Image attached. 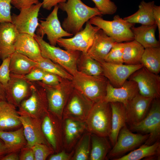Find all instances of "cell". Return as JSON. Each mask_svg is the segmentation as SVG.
Returning <instances> with one entry per match:
<instances>
[{"label":"cell","mask_w":160,"mask_h":160,"mask_svg":"<svg viewBox=\"0 0 160 160\" xmlns=\"http://www.w3.org/2000/svg\"><path fill=\"white\" fill-rule=\"evenodd\" d=\"M58 5L59 8L65 12L67 15L63 22L62 27L73 35L83 29L84 24L90 18L102 15L96 7H89L81 0H67Z\"/></svg>","instance_id":"cell-1"},{"label":"cell","mask_w":160,"mask_h":160,"mask_svg":"<svg viewBox=\"0 0 160 160\" xmlns=\"http://www.w3.org/2000/svg\"><path fill=\"white\" fill-rule=\"evenodd\" d=\"M34 38L38 42L42 56L49 59L60 65L73 76L78 71L76 63L81 52L76 50H63L51 45L42 37L35 34Z\"/></svg>","instance_id":"cell-2"},{"label":"cell","mask_w":160,"mask_h":160,"mask_svg":"<svg viewBox=\"0 0 160 160\" xmlns=\"http://www.w3.org/2000/svg\"><path fill=\"white\" fill-rule=\"evenodd\" d=\"M112 111L110 103L103 100L94 103L85 121L91 134L108 137L111 128Z\"/></svg>","instance_id":"cell-3"},{"label":"cell","mask_w":160,"mask_h":160,"mask_svg":"<svg viewBox=\"0 0 160 160\" xmlns=\"http://www.w3.org/2000/svg\"><path fill=\"white\" fill-rule=\"evenodd\" d=\"M71 81L75 88L94 103L103 100L105 96L108 80L103 75L89 76L77 71Z\"/></svg>","instance_id":"cell-4"},{"label":"cell","mask_w":160,"mask_h":160,"mask_svg":"<svg viewBox=\"0 0 160 160\" xmlns=\"http://www.w3.org/2000/svg\"><path fill=\"white\" fill-rule=\"evenodd\" d=\"M44 89L47 100L48 110L60 119L68 99L74 89L71 80L63 78L58 84L50 86L37 81Z\"/></svg>","instance_id":"cell-5"},{"label":"cell","mask_w":160,"mask_h":160,"mask_svg":"<svg viewBox=\"0 0 160 160\" xmlns=\"http://www.w3.org/2000/svg\"><path fill=\"white\" fill-rule=\"evenodd\" d=\"M89 21L91 24L103 30L116 42H126L134 40L131 28L135 24L127 22L119 15H115L111 21L105 20L101 16H95L90 18Z\"/></svg>","instance_id":"cell-6"},{"label":"cell","mask_w":160,"mask_h":160,"mask_svg":"<svg viewBox=\"0 0 160 160\" xmlns=\"http://www.w3.org/2000/svg\"><path fill=\"white\" fill-rule=\"evenodd\" d=\"M35 82H31L30 94L20 103L18 112L19 115L42 119L48 111L46 93L44 88Z\"/></svg>","instance_id":"cell-7"},{"label":"cell","mask_w":160,"mask_h":160,"mask_svg":"<svg viewBox=\"0 0 160 160\" xmlns=\"http://www.w3.org/2000/svg\"><path fill=\"white\" fill-rule=\"evenodd\" d=\"M132 132L149 135L145 144L151 145L159 140L160 138V100L153 99L147 113L138 123L130 126Z\"/></svg>","instance_id":"cell-8"},{"label":"cell","mask_w":160,"mask_h":160,"mask_svg":"<svg viewBox=\"0 0 160 160\" xmlns=\"http://www.w3.org/2000/svg\"><path fill=\"white\" fill-rule=\"evenodd\" d=\"M149 135L135 133L125 125L120 130L116 141L107 156V159L115 160L145 143Z\"/></svg>","instance_id":"cell-9"},{"label":"cell","mask_w":160,"mask_h":160,"mask_svg":"<svg viewBox=\"0 0 160 160\" xmlns=\"http://www.w3.org/2000/svg\"><path fill=\"white\" fill-rule=\"evenodd\" d=\"M94 103L74 88L64 108L62 119L68 118L85 121Z\"/></svg>","instance_id":"cell-10"},{"label":"cell","mask_w":160,"mask_h":160,"mask_svg":"<svg viewBox=\"0 0 160 160\" xmlns=\"http://www.w3.org/2000/svg\"><path fill=\"white\" fill-rule=\"evenodd\" d=\"M129 79L137 84L139 93L153 99L160 97V76L149 71L143 66L133 73Z\"/></svg>","instance_id":"cell-11"},{"label":"cell","mask_w":160,"mask_h":160,"mask_svg":"<svg viewBox=\"0 0 160 160\" xmlns=\"http://www.w3.org/2000/svg\"><path fill=\"white\" fill-rule=\"evenodd\" d=\"M100 28L92 25L89 21L85 28L71 38L58 39L57 44L66 50H76L87 53L93 42L95 34Z\"/></svg>","instance_id":"cell-12"},{"label":"cell","mask_w":160,"mask_h":160,"mask_svg":"<svg viewBox=\"0 0 160 160\" xmlns=\"http://www.w3.org/2000/svg\"><path fill=\"white\" fill-rule=\"evenodd\" d=\"M41 127L46 139L55 152L63 149L62 119L48 111L42 118Z\"/></svg>","instance_id":"cell-13"},{"label":"cell","mask_w":160,"mask_h":160,"mask_svg":"<svg viewBox=\"0 0 160 160\" xmlns=\"http://www.w3.org/2000/svg\"><path fill=\"white\" fill-rule=\"evenodd\" d=\"M59 9L58 5L54 7L45 20H40V23L36 30L37 34L43 38L46 35L49 44L55 46L58 39L73 36L64 30L61 26L57 15Z\"/></svg>","instance_id":"cell-14"},{"label":"cell","mask_w":160,"mask_h":160,"mask_svg":"<svg viewBox=\"0 0 160 160\" xmlns=\"http://www.w3.org/2000/svg\"><path fill=\"white\" fill-rule=\"evenodd\" d=\"M42 3L39 2L20 10L18 15H11L12 23L19 33H25L34 37L38 27V16Z\"/></svg>","instance_id":"cell-15"},{"label":"cell","mask_w":160,"mask_h":160,"mask_svg":"<svg viewBox=\"0 0 160 160\" xmlns=\"http://www.w3.org/2000/svg\"><path fill=\"white\" fill-rule=\"evenodd\" d=\"M103 74L114 87H121L134 72L143 67L141 64L129 65L105 61L100 63Z\"/></svg>","instance_id":"cell-16"},{"label":"cell","mask_w":160,"mask_h":160,"mask_svg":"<svg viewBox=\"0 0 160 160\" xmlns=\"http://www.w3.org/2000/svg\"><path fill=\"white\" fill-rule=\"evenodd\" d=\"M63 149L70 152L87 130L85 121L65 118L62 119Z\"/></svg>","instance_id":"cell-17"},{"label":"cell","mask_w":160,"mask_h":160,"mask_svg":"<svg viewBox=\"0 0 160 160\" xmlns=\"http://www.w3.org/2000/svg\"><path fill=\"white\" fill-rule=\"evenodd\" d=\"M31 82L23 76L10 74V78L5 89L6 100L15 106L20 103L29 95Z\"/></svg>","instance_id":"cell-18"},{"label":"cell","mask_w":160,"mask_h":160,"mask_svg":"<svg viewBox=\"0 0 160 160\" xmlns=\"http://www.w3.org/2000/svg\"><path fill=\"white\" fill-rule=\"evenodd\" d=\"M19 118L23 128L24 135L27 142L26 146L31 148L36 143L44 144L51 146L42 130V119L35 118L24 114L19 115Z\"/></svg>","instance_id":"cell-19"},{"label":"cell","mask_w":160,"mask_h":160,"mask_svg":"<svg viewBox=\"0 0 160 160\" xmlns=\"http://www.w3.org/2000/svg\"><path fill=\"white\" fill-rule=\"evenodd\" d=\"M139 93L136 83L130 80H127L120 87H113L108 81L106 93L103 100L108 102H119L126 106L129 102Z\"/></svg>","instance_id":"cell-20"},{"label":"cell","mask_w":160,"mask_h":160,"mask_svg":"<svg viewBox=\"0 0 160 160\" xmlns=\"http://www.w3.org/2000/svg\"><path fill=\"white\" fill-rule=\"evenodd\" d=\"M153 99L138 93L129 102L125 107L127 123L129 126L138 123L144 119Z\"/></svg>","instance_id":"cell-21"},{"label":"cell","mask_w":160,"mask_h":160,"mask_svg":"<svg viewBox=\"0 0 160 160\" xmlns=\"http://www.w3.org/2000/svg\"><path fill=\"white\" fill-rule=\"evenodd\" d=\"M19 34L12 23H0V59L10 57L15 52V44Z\"/></svg>","instance_id":"cell-22"},{"label":"cell","mask_w":160,"mask_h":160,"mask_svg":"<svg viewBox=\"0 0 160 160\" xmlns=\"http://www.w3.org/2000/svg\"><path fill=\"white\" fill-rule=\"evenodd\" d=\"M115 42L112 38L100 29L95 34L92 44L87 53L100 63L104 62Z\"/></svg>","instance_id":"cell-23"},{"label":"cell","mask_w":160,"mask_h":160,"mask_svg":"<svg viewBox=\"0 0 160 160\" xmlns=\"http://www.w3.org/2000/svg\"><path fill=\"white\" fill-rule=\"evenodd\" d=\"M15 52L23 54L37 61L42 57L39 44L31 35L19 33L15 44Z\"/></svg>","instance_id":"cell-24"},{"label":"cell","mask_w":160,"mask_h":160,"mask_svg":"<svg viewBox=\"0 0 160 160\" xmlns=\"http://www.w3.org/2000/svg\"><path fill=\"white\" fill-rule=\"evenodd\" d=\"M16 106L6 100L0 101V130L8 131L22 125Z\"/></svg>","instance_id":"cell-25"},{"label":"cell","mask_w":160,"mask_h":160,"mask_svg":"<svg viewBox=\"0 0 160 160\" xmlns=\"http://www.w3.org/2000/svg\"><path fill=\"white\" fill-rule=\"evenodd\" d=\"M112 111L111 128L108 137L111 145L115 143L119 132L127 123L125 106L119 102L110 103Z\"/></svg>","instance_id":"cell-26"},{"label":"cell","mask_w":160,"mask_h":160,"mask_svg":"<svg viewBox=\"0 0 160 160\" xmlns=\"http://www.w3.org/2000/svg\"><path fill=\"white\" fill-rule=\"evenodd\" d=\"M157 26L152 25H141L138 27L131 28L134 40L140 44L145 49L160 47V41L157 40L155 33Z\"/></svg>","instance_id":"cell-27"},{"label":"cell","mask_w":160,"mask_h":160,"mask_svg":"<svg viewBox=\"0 0 160 160\" xmlns=\"http://www.w3.org/2000/svg\"><path fill=\"white\" fill-rule=\"evenodd\" d=\"M160 143L159 141L151 145L144 143L128 154L115 160H140L160 159Z\"/></svg>","instance_id":"cell-28"},{"label":"cell","mask_w":160,"mask_h":160,"mask_svg":"<svg viewBox=\"0 0 160 160\" xmlns=\"http://www.w3.org/2000/svg\"><path fill=\"white\" fill-rule=\"evenodd\" d=\"M37 62L22 54L15 52L10 56V74L24 76L37 67Z\"/></svg>","instance_id":"cell-29"},{"label":"cell","mask_w":160,"mask_h":160,"mask_svg":"<svg viewBox=\"0 0 160 160\" xmlns=\"http://www.w3.org/2000/svg\"><path fill=\"white\" fill-rule=\"evenodd\" d=\"M0 139L3 142L8 153L17 152L27 145L22 126L14 131L0 130Z\"/></svg>","instance_id":"cell-30"},{"label":"cell","mask_w":160,"mask_h":160,"mask_svg":"<svg viewBox=\"0 0 160 160\" xmlns=\"http://www.w3.org/2000/svg\"><path fill=\"white\" fill-rule=\"evenodd\" d=\"M154 5V1L146 2L142 1L139 5L138 10L136 12L123 19L132 23H140L143 25L155 24L153 15Z\"/></svg>","instance_id":"cell-31"},{"label":"cell","mask_w":160,"mask_h":160,"mask_svg":"<svg viewBox=\"0 0 160 160\" xmlns=\"http://www.w3.org/2000/svg\"><path fill=\"white\" fill-rule=\"evenodd\" d=\"M107 137L91 134L89 160H107V155L111 149Z\"/></svg>","instance_id":"cell-32"},{"label":"cell","mask_w":160,"mask_h":160,"mask_svg":"<svg viewBox=\"0 0 160 160\" xmlns=\"http://www.w3.org/2000/svg\"><path fill=\"white\" fill-rule=\"evenodd\" d=\"M76 66L78 71L83 74L92 76L103 75L100 63L87 53L81 52Z\"/></svg>","instance_id":"cell-33"},{"label":"cell","mask_w":160,"mask_h":160,"mask_svg":"<svg viewBox=\"0 0 160 160\" xmlns=\"http://www.w3.org/2000/svg\"><path fill=\"white\" fill-rule=\"evenodd\" d=\"M145 48L135 40L124 43V63L129 65L141 64V60Z\"/></svg>","instance_id":"cell-34"},{"label":"cell","mask_w":160,"mask_h":160,"mask_svg":"<svg viewBox=\"0 0 160 160\" xmlns=\"http://www.w3.org/2000/svg\"><path fill=\"white\" fill-rule=\"evenodd\" d=\"M140 63L149 71L159 74L160 72V47L145 49Z\"/></svg>","instance_id":"cell-35"},{"label":"cell","mask_w":160,"mask_h":160,"mask_svg":"<svg viewBox=\"0 0 160 160\" xmlns=\"http://www.w3.org/2000/svg\"><path fill=\"white\" fill-rule=\"evenodd\" d=\"M91 134L87 130L76 143L71 160H89L91 150Z\"/></svg>","instance_id":"cell-36"},{"label":"cell","mask_w":160,"mask_h":160,"mask_svg":"<svg viewBox=\"0 0 160 160\" xmlns=\"http://www.w3.org/2000/svg\"><path fill=\"white\" fill-rule=\"evenodd\" d=\"M37 67L44 71L56 74L62 78L72 80L73 76L65 69L50 59L42 57L36 61Z\"/></svg>","instance_id":"cell-37"},{"label":"cell","mask_w":160,"mask_h":160,"mask_svg":"<svg viewBox=\"0 0 160 160\" xmlns=\"http://www.w3.org/2000/svg\"><path fill=\"white\" fill-rule=\"evenodd\" d=\"M124 43L116 42L105 58V61L115 64L124 63Z\"/></svg>","instance_id":"cell-38"},{"label":"cell","mask_w":160,"mask_h":160,"mask_svg":"<svg viewBox=\"0 0 160 160\" xmlns=\"http://www.w3.org/2000/svg\"><path fill=\"white\" fill-rule=\"evenodd\" d=\"M34 155V160H45L55 151L50 146L47 145L36 143L31 147Z\"/></svg>","instance_id":"cell-39"},{"label":"cell","mask_w":160,"mask_h":160,"mask_svg":"<svg viewBox=\"0 0 160 160\" xmlns=\"http://www.w3.org/2000/svg\"><path fill=\"white\" fill-rule=\"evenodd\" d=\"M92 0L102 15H113L117 11V6L111 0Z\"/></svg>","instance_id":"cell-40"},{"label":"cell","mask_w":160,"mask_h":160,"mask_svg":"<svg viewBox=\"0 0 160 160\" xmlns=\"http://www.w3.org/2000/svg\"><path fill=\"white\" fill-rule=\"evenodd\" d=\"M10 57L2 60L0 65V82L5 88L7 87L10 78V72L9 65Z\"/></svg>","instance_id":"cell-41"},{"label":"cell","mask_w":160,"mask_h":160,"mask_svg":"<svg viewBox=\"0 0 160 160\" xmlns=\"http://www.w3.org/2000/svg\"><path fill=\"white\" fill-rule=\"evenodd\" d=\"M12 0H0V23H12L11 5Z\"/></svg>","instance_id":"cell-42"},{"label":"cell","mask_w":160,"mask_h":160,"mask_svg":"<svg viewBox=\"0 0 160 160\" xmlns=\"http://www.w3.org/2000/svg\"><path fill=\"white\" fill-rule=\"evenodd\" d=\"M45 71L36 67L32 70L29 73L23 77L31 82L41 81L45 74Z\"/></svg>","instance_id":"cell-43"},{"label":"cell","mask_w":160,"mask_h":160,"mask_svg":"<svg viewBox=\"0 0 160 160\" xmlns=\"http://www.w3.org/2000/svg\"><path fill=\"white\" fill-rule=\"evenodd\" d=\"M63 79L56 74L45 71L43 79L41 81L47 85L54 86L59 84Z\"/></svg>","instance_id":"cell-44"},{"label":"cell","mask_w":160,"mask_h":160,"mask_svg":"<svg viewBox=\"0 0 160 160\" xmlns=\"http://www.w3.org/2000/svg\"><path fill=\"white\" fill-rule=\"evenodd\" d=\"M39 2V0H12L11 4L20 10Z\"/></svg>","instance_id":"cell-45"},{"label":"cell","mask_w":160,"mask_h":160,"mask_svg":"<svg viewBox=\"0 0 160 160\" xmlns=\"http://www.w3.org/2000/svg\"><path fill=\"white\" fill-rule=\"evenodd\" d=\"M74 153V149L68 152L64 149L55 154L50 155L49 160H71Z\"/></svg>","instance_id":"cell-46"},{"label":"cell","mask_w":160,"mask_h":160,"mask_svg":"<svg viewBox=\"0 0 160 160\" xmlns=\"http://www.w3.org/2000/svg\"><path fill=\"white\" fill-rule=\"evenodd\" d=\"M21 152L19 157L20 160H34V155L31 148L26 146L21 149Z\"/></svg>","instance_id":"cell-47"},{"label":"cell","mask_w":160,"mask_h":160,"mask_svg":"<svg viewBox=\"0 0 160 160\" xmlns=\"http://www.w3.org/2000/svg\"><path fill=\"white\" fill-rule=\"evenodd\" d=\"M67 0H43L42 7L47 10H50L53 7L58 4L66 2Z\"/></svg>","instance_id":"cell-48"},{"label":"cell","mask_w":160,"mask_h":160,"mask_svg":"<svg viewBox=\"0 0 160 160\" xmlns=\"http://www.w3.org/2000/svg\"><path fill=\"white\" fill-rule=\"evenodd\" d=\"M153 17L155 24L158 28L159 32V40L160 39V6L154 5L153 10Z\"/></svg>","instance_id":"cell-49"},{"label":"cell","mask_w":160,"mask_h":160,"mask_svg":"<svg viewBox=\"0 0 160 160\" xmlns=\"http://www.w3.org/2000/svg\"><path fill=\"white\" fill-rule=\"evenodd\" d=\"M19 157L17 152H12L9 153L4 157L1 160H19Z\"/></svg>","instance_id":"cell-50"},{"label":"cell","mask_w":160,"mask_h":160,"mask_svg":"<svg viewBox=\"0 0 160 160\" xmlns=\"http://www.w3.org/2000/svg\"><path fill=\"white\" fill-rule=\"evenodd\" d=\"M8 153L3 142L0 139V160L4 156Z\"/></svg>","instance_id":"cell-51"},{"label":"cell","mask_w":160,"mask_h":160,"mask_svg":"<svg viewBox=\"0 0 160 160\" xmlns=\"http://www.w3.org/2000/svg\"><path fill=\"white\" fill-rule=\"evenodd\" d=\"M6 100L5 89L3 85L0 82V101Z\"/></svg>","instance_id":"cell-52"}]
</instances>
